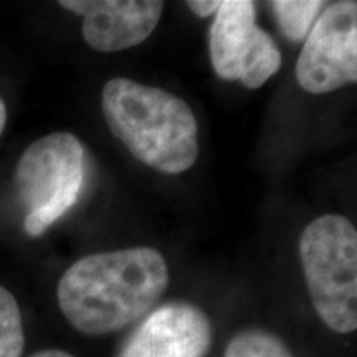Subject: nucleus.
Segmentation results:
<instances>
[{"label": "nucleus", "instance_id": "nucleus-1", "mask_svg": "<svg viewBox=\"0 0 357 357\" xmlns=\"http://www.w3.org/2000/svg\"><path fill=\"white\" fill-rule=\"evenodd\" d=\"M169 284V268L153 247H132L79 258L58 281V306L86 336L126 328L153 310Z\"/></svg>", "mask_w": 357, "mask_h": 357}, {"label": "nucleus", "instance_id": "nucleus-2", "mask_svg": "<svg viewBox=\"0 0 357 357\" xmlns=\"http://www.w3.org/2000/svg\"><path fill=\"white\" fill-rule=\"evenodd\" d=\"M101 108L109 131L147 167L176 176L197 162V119L178 96L119 77L102 86Z\"/></svg>", "mask_w": 357, "mask_h": 357}, {"label": "nucleus", "instance_id": "nucleus-3", "mask_svg": "<svg viewBox=\"0 0 357 357\" xmlns=\"http://www.w3.org/2000/svg\"><path fill=\"white\" fill-rule=\"evenodd\" d=\"M300 258L312 306L339 334L357 329V231L342 215L318 217L303 230Z\"/></svg>", "mask_w": 357, "mask_h": 357}, {"label": "nucleus", "instance_id": "nucleus-4", "mask_svg": "<svg viewBox=\"0 0 357 357\" xmlns=\"http://www.w3.org/2000/svg\"><path fill=\"white\" fill-rule=\"evenodd\" d=\"M84 182V147L70 132L32 142L15 169V189L26 215L25 234L42 236L77 204Z\"/></svg>", "mask_w": 357, "mask_h": 357}, {"label": "nucleus", "instance_id": "nucleus-5", "mask_svg": "<svg viewBox=\"0 0 357 357\" xmlns=\"http://www.w3.org/2000/svg\"><path fill=\"white\" fill-rule=\"evenodd\" d=\"M208 50L217 77L257 89L278 73L281 52L275 40L257 25L252 0H225L213 17Z\"/></svg>", "mask_w": 357, "mask_h": 357}, {"label": "nucleus", "instance_id": "nucleus-6", "mask_svg": "<svg viewBox=\"0 0 357 357\" xmlns=\"http://www.w3.org/2000/svg\"><path fill=\"white\" fill-rule=\"evenodd\" d=\"M296 79L312 95L357 82V3L334 2L311 26L296 63Z\"/></svg>", "mask_w": 357, "mask_h": 357}, {"label": "nucleus", "instance_id": "nucleus-7", "mask_svg": "<svg viewBox=\"0 0 357 357\" xmlns=\"http://www.w3.org/2000/svg\"><path fill=\"white\" fill-rule=\"evenodd\" d=\"M211 344L208 316L190 303L172 301L134 329L118 357H205Z\"/></svg>", "mask_w": 357, "mask_h": 357}, {"label": "nucleus", "instance_id": "nucleus-8", "mask_svg": "<svg viewBox=\"0 0 357 357\" xmlns=\"http://www.w3.org/2000/svg\"><path fill=\"white\" fill-rule=\"evenodd\" d=\"M83 15V38L93 50L123 52L151 37L164 12L160 0H61Z\"/></svg>", "mask_w": 357, "mask_h": 357}, {"label": "nucleus", "instance_id": "nucleus-9", "mask_svg": "<svg viewBox=\"0 0 357 357\" xmlns=\"http://www.w3.org/2000/svg\"><path fill=\"white\" fill-rule=\"evenodd\" d=\"M281 32L289 42H303L314 25L324 2L321 0H275L270 3Z\"/></svg>", "mask_w": 357, "mask_h": 357}, {"label": "nucleus", "instance_id": "nucleus-10", "mask_svg": "<svg viewBox=\"0 0 357 357\" xmlns=\"http://www.w3.org/2000/svg\"><path fill=\"white\" fill-rule=\"evenodd\" d=\"M223 357H294L288 346L265 329H243L230 339Z\"/></svg>", "mask_w": 357, "mask_h": 357}, {"label": "nucleus", "instance_id": "nucleus-11", "mask_svg": "<svg viewBox=\"0 0 357 357\" xmlns=\"http://www.w3.org/2000/svg\"><path fill=\"white\" fill-rule=\"evenodd\" d=\"M25 346L24 321L15 296L0 284V357H20Z\"/></svg>", "mask_w": 357, "mask_h": 357}, {"label": "nucleus", "instance_id": "nucleus-12", "mask_svg": "<svg viewBox=\"0 0 357 357\" xmlns=\"http://www.w3.org/2000/svg\"><path fill=\"white\" fill-rule=\"evenodd\" d=\"M220 6V0H190V2H187V7H189L195 15L200 17V19H207V17L215 15Z\"/></svg>", "mask_w": 357, "mask_h": 357}, {"label": "nucleus", "instance_id": "nucleus-13", "mask_svg": "<svg viewBox=\"0 0 357 357\" xmlns=\"http://www.w3.org/2000/svg\"><path fill=\"white\" fill-rule=\"evenodd\" d=\"M30 357H75V356H71L70 352L61 351V349H47V351H40L37 354Z\"/></svg>", "mask_w": 357, "mask_h": 357}, {"label": "nucleus", "instance_id": "nucleus-14", "mask_svg": "<svg viewBox=\"0 0 357 357\" xmlns=\"http://www.w3.org/2000/svg\"><path fill=\"white\" fill-rule=\"evenodd\" d=\"M6 123H7V106L2 98H0V136H2L3 129H6Z\"/></svg>", "mask_w": 357, "mask_h": 357}]
</instances>
